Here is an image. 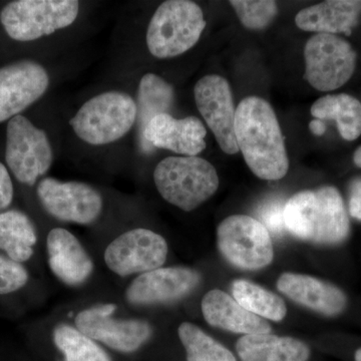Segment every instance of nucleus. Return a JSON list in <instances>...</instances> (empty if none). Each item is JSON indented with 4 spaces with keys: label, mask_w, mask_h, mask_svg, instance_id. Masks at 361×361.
Returning <instances> with one entry per match:
<instances>
[{
    "label": "nucleus",
    "mask_w": 361,
    "mask_h": 361,
    "mask_svg": "<svg viewBox=\"0 0 361 361\" xmlns=\"http://www.w3.org/2000/svg\"><path fill=\"white\" fill-rule=\"evenodd\" d=\"M235 135L252 172L262 180L282 179L289 160L284 137L271 104L258 97L242 99L235 115Z\"/></svg>",
    "instance_id": "nucleus-1"
},
{
    "label": "nucleus",
    "mask_w": 361,
    "mask_h": 361,
    "mask_svg": "<svg viewBox=\"0 0 361 361\" xmlns=\"http://www.w3.org/2000/svg\"><path fill=\"white\" fill-rule=\"evenodd\" d=\"M284 226L293 236L324 245L345 241L350 231L343 199L336 188L299 192L284 205Z\"/></svg>",
    "instance_id": "nucleus-2"
},
{
    "label": "nucleus",
    "mask_w": 361,
    "mask_h": 361,
    "mask_svg": "<svg viewBox=\"0 0 361 361\" xmlns=\"http://www.w3.org/2000/svg\"><path fill=\"white\" fill-rule=\"evenodd\" d=\"M137 120V102L123 90H108L87 99L70 120L80 141L90 146H108L122 140Z\"/></svg>",
    "instance_id": "nucleus-3"
},
{
    "label": "nucleus",
    "mask_w": 361,
    "mask_h": 361,
    "mask_svg": "<svg viewBox=\"0 0 361 361\" xmlns=\"http://www.w3.org/2000/svg\"><path fill=\"white\" fill-rule=\"evenodd\" d=\"M154 183L164 200L191 212L211 198L219 187L212 164L200 157H168L156 166Z\"/></svg>",
    "instance_id": "nucleus-4"
},
{
    "label": "nucleus",
    "mask_w": 361,
    "mask_h": 361,
    "mask_svg": "<svg viewBox=\"0 0 361 361\" xmlns=\"http://www.w3.org/2000/svg\"><path fill=\"white\" fill-rule=\"evenodd\" d=\"M203 11L190 0H168L156 9L146 32L154 58H176L194 47L206 27Z\"/></svg>",
    "instance_id": "nucleus-5"
},
{
    "label": "nucleus",
    "mask_w": 361,
    "mask_h": 361,
    "mask_svg": "<svg viewBox=\"0 0 361 361\" xmlns=\"http://www.w3.org/2000/svg\"><path fill=\"white\" fill-rule=\"evenodd\" d=\"M78 0H16L0 13V23L11 39L33 42L65 30L80 14Z\"/></svg>",
    "instance_id": "nucleus-6"
},
{
    "label": "nucleus",
    "mask_w": 361,
    "mask_h": 361,
    "mask_svg": "<svg viewBox=\"0 0 361 361\" xmlns=\"http://www.w3.org/2000/svg\"><path fill=\"white\" fill-rule=\"evenodd\" d=\"M54 149L45 130L27 118L16 116L6 127V161L18 182L37 184L54 163Z\"/></svg>",
    "instance_id": "nucleus-7"
},
{
    "label": "nucleus",
    "mask_w": 361,
    "mask_h": 361,
    "mask_svg": "<svg viewBox=\"0 0 361 361\" xmlns=\"http://www.w3.org/2000/svg\"><path fill=\"white\" fill-rule=\"evenodd\" d=\"M217 244L223 257L240 269H261L274 258L270 233L250 216L233 215L223 221Z\"/></svg>",
    "instance_id": "nucleus-8"
},
{
    "label": "nucleus",
    "mask_w": 361,
    "mask_h": 361,
    "mask_svg": "<svg viewBox=\"0 0 361 361\" xmlns=\"http://www.w3.org/2000/svg\"><path fill=\"white\" fill-rule=\"evenodd\" d=\"M115 303L97 304L80 311L75 327L97 343L122 353H132L142 348L153 334L146 320L116 318Z\"/></svg>",
    "instance_id": "nucleus-9"
},
{
    "label": "nucleus",
    "mask_w": 361,
    "mask_h": 361,
    "mask_svg": "<svg viewBox=\"0 0 361 361\" xmlns=\"http://www.w3.org/2000/svg\"><path fill=\"white\" fill-rule=\"evenodd\" d=\"M304 78L320 92L341 87L353 77L356 52L348 40L334 35L317 33L306 42L304 49Z\"/></svg>",
    "instance_id": "nucleus-10"
},
{
    "label": "nucleus",
    "mask_w": 361,
    "mask_h": 361,
    "mask_svg": "<svg viewBox=\"0 0 361 361\" xmlns=\"http://www.w3.org/2000/svg\"><path fill=\"white\" fill-rule=\"evenodd\" d=\"M37 195L45 212L61 222L90 225L103 212V197L87 183L44 178L37 184Z\"/></svg>",
    "instance_id": "nucleus-11"
},
{
    "label": "nucleus",
    "mask_w": 361,
    "mask_h": 361,
    "mask_svg": "<svg viewBox=\"0 0 361 361\" xmlns=\"http://www.w3.org/2000/svg\"><path fill=\"white\" fill-rule=\"evenodd\" d=\"M168 252L167 241L160 234L135 228L118 235L106 246L104 260L114 274L128 277L163 267Z\"/></svg>",
    "instance_id": "nucleus-12"
},
{
    "label": "nucleus",
    "mask_w": 361,
    "mask_h": 361,
    "mask_svg": "<svg viewBox=\"0 0 361 361\" xmlns=\"http://www.w3.org/2000/svg\"><path fill=\"white\" fill-rule=\"evenodd\" d=\"M49 82L47 68L32 59L0 68V123L37 103L49 90Z\"/></svg>",
    "instance_id": "nucleus-13"
},
{
    "label": "nucleus",
    "mask_w": 361,
    "mask_h": 361,
    "mask_svg": "<svg viewBox=\"0 0 361 361\" xmlns=\"http://www.w3.org/2000/svg\"><path fill=\"white\" fill-rule=\"evenodd\" d=\"M194 97L199 113L222 151L229 155L238 153L234 129L236 109L227 80L221 75H206L195 85Z\"/></svg>",
    "instance_id": "nucleus-14"
},
{
    "label": "nucleus",
    "mask_w": 361,
    "mask_h": 361,
    "mask_svg": "<svg viewBox=\"0 0 361 361\" xmlns=\"http://www.w3.org/2000/svg\"><path fill=\"white\" fill-rule=\"evenodd\" d=\"M200 280V274L191 268H158L137 275L126 289L125 299L133 306L173 302L191 293Z\"/></svg>",
    "instance_id": "nucleus-15"
},
{
    "label": "nucleus",
    "mask_w": 361,
    "mask_h": 361,
    "mask_svg": "<svg viewBox=\"0 0 361 361\" xmlns=\"http://www.w3.org/2000/svg\"><path fill=\"white\" fill-rule=\"evenodd\" d=\"M206 135L205 126L197 116L176 118L170 114L154 116L142 133L149 146L187 157L198 156L206 149Z\"/></svg>",
    "instance_id": "nucleus-16"
},
{
    "label": "nucleus",
    "mask_w": 361,
    "mask_h": 361,
    "mask_svg": "<svg viewBox=\"0 0 361 361\" xmlns=\"http://www.w3.org/2000/svg\"><path fill=\"white\" fill-rule=\"evenodd\" d=\"M47 254L52 274L68 286L85 284L94 273V261L89 252L65 228H54L47 234Z\"/></svg>",
    "instance_id": "nucleus-17"
},
{
    "label": "nucleus",
    "mask_w": 361,
    "mask_h": 361,
    "mask_svg": "<svg viewBox=\"0 0 361 361\" xmlns=\"http://www.w3.org/2000/svg\"><path fill=\"white\" fill-rule=\"evenodd\" d=\"M277 288L295 302L327 316L341 314L348 305L341 289L307 275L284 273L278 279Z\"/></svg>",
    "instance_id": "nucleus-18"
},
{
    "label": "nucleus",
    "mask_w": 361,
    "mask_h": 361,
    "mask_svg": "<svg viewBox=\"0 0 361 361\" xmlns=\"http://www.w3.org/2000/svg\"><path fill=\"white\" fill-rule=\"evenodd\" d=\"M202 313L209 324L235 334H269V323L240 305L224 291H209L202 299Z\"/></svg>",
    "instance_id": "nucleus-19"
},
{
    "label": "nucleus",
    "mask_w": 361,
    "mask_h": 361,
    "mask_svg": "<svg viewBox=\"0 0 361 361\" xmlns=\"http://www.w3.org/2000/svg\"><path fill=\"white\" fill-rule=\"evenodd\" d=\"M360 13L361 1L329 0L299 11L295 23L305 32L350 35L353 28L357 25Z\"/></svg>",
    "instance_id": "nucleus-20"
},
{
    "label": "nucleus",
    "mask_w": 361,
    "mask_h": 361,
    "mask_svg": "<svg viewBox=\"0 0 361 361\" xmlns=\"http://www.w3.org/2000/svg\"><path fill=\"white\" fill-rule=\"evenodd\" d=\"M236 350L242 361H307L310 356L302 341L269 334L242 336Z\"/></svg>",
    "instance_id": "nucleus-21"
},
{
    "label": "nucleus",
    "mask_w": 361,
    "mask_h": 361,
    "mask_svg": "<svg viewBox=\"0 0 361 361\" xmlns=\"http://www.w3.org/2000/svg\"><path fill=\"white\" fill-rule=\"evenodd\" d=\"M37 242L35 226L25 213L18 210L0 213V250L18 263L26 262L35 253Z\"/></svg>",
    "instance_id": "nucleus-22"
},
{
    "label": "nucleus",
    "mask_w": 361,
    "mask_h": 361,
    "mask_svg": "<svg viewBox=\"0 0 361 361\" xmlns=\"http://www.w3.org/2000/svg\"><path fill=\"white\" fill-rule=\"evenodd\" d=\"M317 120H334L341 137L355 141L361 135V103L348 94H327L311 106Z\"/></svg>",
    "instance_id": "nucleus-23"
},
{
    "label": "nucleus",
    "mask_w": 361,
    "mask_h": 361,
    "mask_svg": "<svg viewBox=\"0 0 361 361\" xmlns=\"http://www.w3.org/2000/svg\"><path fill=\"white\" fill-rule=\"evenodd\" d=\"M175 99L172 85L155 73L142 75L137 87V120L141 134L154 116L169 114Z\"/></svg>",
    "instance_id": "nucleus-24"
},
{
    "label": "nucleus",
    "mask_w": 361,
    "mask_h": 361,
    "mask_svg": "<svg viewBox=\"0 0 361 361\" xmlns=\"http://www.w3.org/2000/svg\"><path fill=\"white\" fill-rule=\"evenodd\" d=\"M233 298L245 310L261 318L281 322L286 316L284 301L272 292L247 280H235L232 284Z\"/></svg>",
    "instance_id": "nucleus-25"
},
{
    "label": "nucleus",
    "mask_w": 361,
    "mask_h": 361,
    "mask_svg": "<svg viewBox=\"0 0 361 361\" xmlns=\"http://www.w3.org/2000/svg\"><path fill=\"white\" fill-rule=\"evenodd\" d=\"M52 339L65 361H113L97 342L68 323H61L54 327Z\"/></svg>",
    "instance_id": "nucleus-26"
},
{
    "label": "nucleus",
    "mask_w": 361,
    "mask_h": 361,
    "mask_svg": "<svg viewBox=\"0 0 361 361\" xmlns=\"http://www.w3.org/2000/svg\"><path fill=\"white\" fill-rule=\"evenodd\" d=\"M178 334L186 350L188 361H237L229 349L193 323L183 322Z\"/></svg>",
    "instance_id": "nucleus-27"
},
{
    "label": "nucleus",
    "mask_w": 361,
    "mask_h": 361,
    "mask_svg": "<svg viewBox=\"0 0 361 361\" xmlns=\"http://www.w3.org/2000/svg\"><path fill=\"white\" fill-rule=\"evenodd\" d=\"M242 25L248 30H263L277 16L276 2L271 0H233L230 1Z\"/></svg>",
    "instance_id": "nucleus-28"
},
{
    "label": "nucleus",
    "mask_w": 361,
    "mask_h": 361,
    "mask_svg": "<svg viewBox=\"0 0 361 361\" xmlns=\"http://www.w3.org/2000/svg\"><path fill=\"white\" fill-rule=\"evenodd\" d=\"M30 279L27 270L21 263L0 255V295L23 288Z\"/></svg>",
    "instance_id": "nucleus-29"
},
{
    "label": "nucleus",
    "mask_w": 361,
    "mask_h": 361,
    "mask_svg": "<svg viewBox=\"0 0 361 361\" xmlns=\"http://www.w3.org/2000/svg\"><path fill=\"white\" fill-rule=\"evenodd\" d=\"M284 205L279 199H271L264 202L258 210L260 222L268 232L280 235L284 231Z\"/></svg>",
    "instance_id": "nucleus-30"
},
{
    "label": "nucleus",
    "mask_w": 361,
    "mask_h": 361,
    "mask_svg": "<svg viewBox=\"0 0 361 361\" xmlns=\"http://www.w3.org/2000/svg\"><path fill=\"white\" fill-rule=\"evenodd\" d=\"M13 196L14 188L11 174L6 166L0 163V211L11 205Z\"/></svg>",
    "instance_id": "nucleus-31"
},
{
    "label": "nucleus",
    "mask_w": 361,
    "mask_h": 361,
    "mask_svg": "<svg viewBox=\"0 0 361 361\" xmlns=\"http://www.w3.org/2000/svg\"><path fill=\"white\" fill-rule=\"evenodd\" d=\"M348 209L353 218L361 221V179L351 183Z\"/></svg>",
    "instance_id": "nucleus-32"
},
{
    "label": "nucleus",
    "mask_w": 361,
    "mask_h": 361,
    "mask_svg": "<svg viewBox=\"0 0 361 361\" xmlns=\"http://www.w3.org/2000/svg\"><path fill=\"white\" fill-rule=\"evenodd\" d=\"M310 129L312 134L322 135H324L325 130H326V126L322 122V120H313L312 122H310Z\"/></svg>",
    "instance_id": "nucleus-33"
},
{
    "label": "nucleus",
    "mask_w": 361,
    "mask_h": 361,
    "mask_svg": "<svg viewBox=\"0 0 361 361\" xmlns=\"http://www.w3.org/2000/svg\"><path fill=\"white\" fill-rule=\"evenodd\" d=\"M353 161H355L356 167L361 168V146L355 152Z\"/></svg>",
    "instance_id": "nucleus-34"
},
{
    "label": "nucleus",
    "mask_w": 361,
    "mask_h": 361,
    "mask_svg": "<svg viewBox=\"0 0 361 361\" xmlns=\"http://www.w3.org/2000/svg\"><path fill=\"white\" fill-rule=\"evenodd\" d=\"M355 358V361H361V348L356 351Z\"/></svg>",
    "instance_id": "nucleus-35"
}]
</instances>
